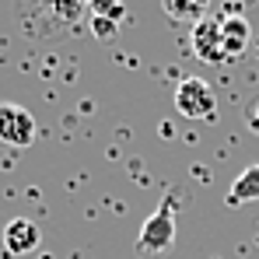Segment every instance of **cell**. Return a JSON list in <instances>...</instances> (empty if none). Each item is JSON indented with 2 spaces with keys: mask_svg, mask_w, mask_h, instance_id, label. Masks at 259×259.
<instances>
[{
  "mask_svg": "<svg viewBox=\"0 0 259 259\" xmlns=\"http://www.w3.org/2000/svg\"><path fill=\"white\" fill-rule=\"evenodd\" d=\"M172 242H175V196H165L161 207L144 221V228L137 235V252L161 256L172 249Z\"/></svg>",
  "mask_w": 259,
  "mask_h": 259,
  "instance_id": "1",
  "label": "cell"
},
{
  "mask_svg": "<svg viewBox=\"0 0 259 259\" xmlns=\"http://www.w3.org/2000/svg\"><path fill=\"white\" fill-rule=\"evenodd\" d=\"M175 109H179V116H186V119H214V112H217L214 88L207 84L203 77H186V81H179V88H175Z\"/></svg>",
  "mask_w": 259,
  "mask_h": 259,
  "instance_id": "2",
  "label": "cell"
},
{
  "mask_svg": "<svg viewBox=\"0 0 259 259\" xmlns=\"http://www.w3.org/2000/svg\"><path fill=\"white\" fill-rule=\"evenodd\" d=\"M0 140L11 147H28L35 140V119L14 102H0Z\"/></svg>",
  "mask_w": 259,
  "mask_h": 259,
  "instance_id": "3",
  "label": "cell"
},
{
  "mask_svg": "<svg viewBox=\"0 0 259 259\" xmlns=\"http://www.w3.org/2000/svg\"><path fill=\"white\" fill-rule=\"evenodd\" d=\"M39 242H42V228L32 217H14L4 228V249L11 256H28V252L39 249Z\"/></svg>",
  "mask_w": 259,
  "mask_h": 259,
  "instance_id": "4",
  "label": "cell"
},
{
  "mask_svg": "<svg viewBox=\"0 0 259 259\" xmlns=\"http://www.w3.org/2000/svg\"><path fill=\"white\" fill-rule=\"evenodd\" d=\"M193 49L203 63H224V42H221V21L203 18L193 25Z\"/></svg>",
  "mask_w": 259,
  "mask_h": 259,
  "instance_id": "5",
  "label": "cell"
},
{
  "mask_svg": "<svg viewBox=\"0 0 259 259\" xmlns=\"http://www.w3.org/2000/svg\"><path fill=\"white\" fill-rule=\"evenodd\" d=\"M249 39H252V28H249L245 18L231 14V18L221 21V42H224V56H228V60L242 56V53L249 49Z\"/></svg>",
  "mask_w": 259,
  "mask_h": 259,
  "instance_id": "6",
  "label": "cell"
},
{
  "mask_svg": "<svg viewBox=\"0 0 259 259\" xmlns=\"http://www.w3.org/2000/svg\"><path fill=\"white\" fill-rule=\"evenodd\" d=\"M256 200H259V161L249 165V168H242V175L231 182L228 203L231 207H242V203H256Z\"/></svg>",
  "mask_w": 259,
  "mask_h": 259,
  "instance_id": "7",
  "label": "cell"
},
{
  "mask_svg": "<svg viewBox=\"0 0 259 259\" xmlns=\"http://www.w3.org/2000/svg\"><path fill=\"white\" fill-rule=\"evenodd\" d=\"M165 14L175 18V21H189V25H196V21L207 18L203 4H179V0H165Z\"/></svg>",
  "mask_w": 259,
  "mask_h": 259,
  "instance_id": "8",
  "label": "cell"
},
{
  "mask_svg": "<svg viewBox=\"0 0 259 259\" xmlns=\"http://www.w3.org/2000/svg\"><path fill=\"white\" fill-rule=\"evenodd\" d=\"M91 32H95V39H102V42H109V39H116V32H119V21H112V18H98V14H91Z\"/></svg>",
  "mask_w": 259,
  "mask_h": 259,
  "instance_id": "9",
  "label": "cell"
},
{
  "mask_svg": "<svg viewBox=\"0 0 259 259\" xmlns=\"http://www.w3.org/2000/svg\"><path fill=\"white\" fill-rule=\"evenodd\" d=\"M88 14H98V18H112V21H119V18H126V7H123V4H91Z\"/></svg>",
  "mask_w": 259,
  "mask_h": 259,
  "instance_id": "10",
  "label": "cell"
},
{
  "mask_svg": "<svg viewBox=\"0 0 259 259\" xmlns=\"http://www.w3.org/2000/svg\"><path fill=\"white\" fill-rule=\"evenodd\" d=\"M245 126H249V130H252V133L259 137V98L245 105Z\"/></svg>",
  "mask_w": 259,
  "mask_h": 259,
  "instance_id": "11",
  "label": "cell"
},
{
  "mask_svg": "<svg viewBox=\"0 0 259 259\" xmlns=\"http://www.w3.org/2000/svg\"><path fill=\"white\" fill-rule=\"evenodd\" d=\"M252 242H256V249H259V235H256V238H252Z\"/></svg>",
  "mask_w": 259,
  "mask_h": 259,
  "instance_id": "12",
  "label": "cell"
}]
</instances>
